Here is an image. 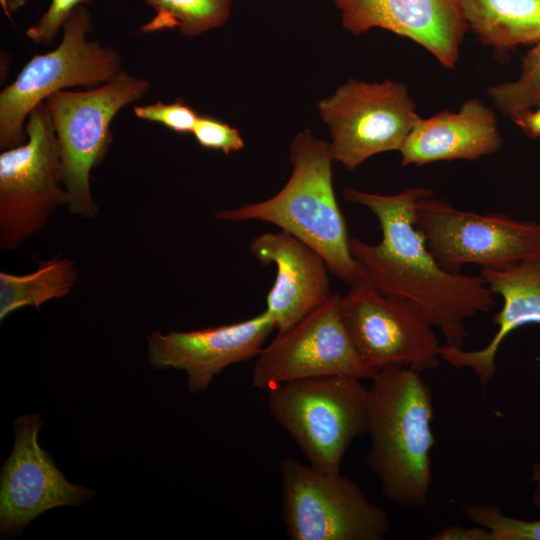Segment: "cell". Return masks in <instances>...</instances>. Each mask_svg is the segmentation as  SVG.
<instances>
[{"mask_svg":"<svg viewBox=\"0 0 540 540\" xmlns=\"http://www.w3.org/2000/svg\"><path fill=\"white\" fill-rule=\"evenodd\" d=\"M430 189L410 187L384 195L345 188L346 201L366 207L376 217L382 239L369 244L350 237V252L360 271L382 292L418 305L445 339V344L464 348L466 321L495 306V294L482 276L444 269L430 252L416 224L420 199Z\"/></svg>","mask_w":540,"mask_h":540,"instance_id":"6da1fadb","label":"cell"},{"mask_svg":"<svg viewBox=\"0 0 540 540\" xmlns=\"http://www.w3.org/2000/svg\"><path fill=\"white\" fill-rule=\"evenodd\" d=\"M370 380L366 465L387 500L422 508L431 490L436 442L432 390L420 372L405 366L384 367Z\"/></svg>","mask_w":540,"mask_h":540,"instance_id":"7a4b0ae2","label":"cell"},{"mask_svg":"<svg viewBox=\"0 0 540 540\" xmlns=\"http://www.w3.org/2000/svg\"><path fill=\"white\" fill-rule=\"evenodd\" d=\"M291 175L274 196L215 213L229 222L271 223L316 250L337 279L350 285L361 271L350 248L348 229L333 187L330 143L309 129L299 132L290 147Z\"/></svg>","mask_w":540,"mask_h":540,"instance_id":"3957f363","label":"cell"},{"mask_svg":"<svg viewBox=\"0 0 540 540\" xmlns=\"http://www.w3.org/2000/svg\"><path fill=\"white\" fill-rule=\"evenodd\" d=\"M267 405L308 464L326 474L341 473L351 443L368 433V388L354 376L280 383L267 389Z\"/></svg>","mask_w":540,"mask_h":540,"instance_id":"277c9868","label":"cell"},{"mask_svg":"<svg viewBox=\"0 0 540 540\" xmlns=\"http://www.w3.org/2000/svg\"><path fill=\"white\" fill-rule=\"evenodd\" d=\"M150 86L149 80L121 69L99 86L84 91L60 90L45 100L61 151L70 214L83 218L98 214L91 172L108 153L114 117L146 95Z\"/></svg>","mask_w":540,"mask_h":540,"instance_id":"5b68a950","label":"cell"},{"mask_svg":"<svg viewBox=\"0 0 540 540\" xmlns=\"http://www.w3.org/2000/svg\"><path fill=\"white\" fill-rule=\"evenodd\" d=\"M92 29L91 11L81 4L65 23L60 44L48 53L33 56L1 91V151L27 140L28 116L48 96L70 87L99 86L122 69L117 50L88 39Z\"/></svg>","mask_w":540,"mask_h":540,"instance_id":"8992f818","label":"cell"},{"mask_svg":"<svg viewBox=\"0 0 540 540\" xmlns=\"http://www.w3.org/2000/svg\"><path fill=\"white\" fill-rule=\"evenodd\" d=\"M27 140L0 154V248L10 252L68 205L59 143L44 102L28 116Z\"/></svg>","mask_w":540,"mask_h":540,"instance_id":"52a82bcc","label":"cell"},{"mask_svg":"<svg viewBox=\"0 0 540 540\" xmlns=\"http://www.w3.org/2000/svg\"><path fill=\"white\" fill-rule=\"evenodd\" d=\"M281 519L292 540H382L389 517L359 485L293 457L280 462Z\"/></svg>","mask_w":540,"mask_h":540,"instance_id":"ba28073f","label":"cell"},{"mask_svg":"<svg viewBox=\"0 0 540 540\" xmlns=\"http://www.w3.org/2000/svg\"><path fill=\"white\" fill-rule=\"evenodd\" d=\"M339 312L362 362L376 373L387 366L423 372L439 366L435 326L405 298L380 291L362 272L340 296Z\"/></svg>","mask_w":540,"mask_h":540,"instance_id":"9c48e42d","label":"cell"},{"mask_svg":"<svg viewBox=\"0 0 540 540\" xmlns=\"http://www.w3.org/2000/svg\"><path fill=\"white\" fill-rule=\"evenodd\" d=\"M416 224L446 270L466 265L502 268L540 256V222L462 210L433 195L420 199Z\"/></svg>","mask_w":540,"mask_h":540,"instance_id":"30bf717a","label":"cell"},{"mask_svg":"<svg viewBox=\"0 0 540 540\" xmlns=\"http://www.w3.org/2000/svg\"><path fill=\"white\" fill-rule=\"evenodd\" d=\"M334 161L353 171L379 153L400 151L420 118L406 84L349 79L318 103Z\"/></svg>","mask_w":540,"mask_h":540,"instance_id":"8fae6325","label":"cell"},{"mask_svg":"<svg viewBox=\"0 0 540 540\" xmlns=\"http://www.w3.org/2000/svg\"><path fill=\"white\" fill-rule=\"evenodd\" d=\"M340 294L282 333L257 355L252 386L268 389L280 383L332 375L371 379L376 373L360 359L339 312Z\"/></svg>","mask_w":540,"mask_h":540,"instance_id":"7c38bea8","label":"cell"},{"mask_svg":"<svg viewBox=\"0 0 540 540\" xmlns=\"http://www.w3.org/2000/svg\"><path fill=\"white\" fill-rule=\"evenodd\" d=\"M41 420L36 414L14 421L15 441L1 469L0 530L19 533L43 512L58 506H79L94 492L70 483L38 443Z\"/></svg>","mask_w":540,"mask_h":540,"instance_id":"4fadbf2b","label":"cell"},{"mask_svg":"<svg viewBox=\"0 0 540 540\" xmlns=\"http://www.w3.org/2000/svg\"><path fill=\"white\" fill-rule=\"evenodd\" d=\"M275 329L268 313L237 323L187 332L154 331L148 336V360L154 369L185 371L190 392L204 391L226 367L256 358Z\"/></svg>","mask_w":540,"mask_h":540,"instance_id":"5bb4252c","label":"cell"},{"mask_svg":"<svg viewBox=\"0 0 540 540\" xmlns=\"http://www.w3.org/2000/svg\"><path fill=\"white\" fill-rule=\"evenodd\" d=\"M343 27L355 34L382 28L424 47L454 68L467 30L459 0H335Z\"/></svg>","mask_w":540,"mask_h":540,"instance_id":"9a60e30c","label":"cell"},{"mask_svg":"<svg viewBox=\"0 0 540 540\" xmlns=\"http://www.w3.org/2000/svg\"><path fill=\"white\" fill-rule=\"evenodd\" d=\"M249 250L261 264L276 266L265 311L278 333L290 329L333 294L323 257L293 235L283 230L263 233L251 240Z\"/></svg>","mask_w":540,"mask_h":540,"instance_id":"2e32d148","label":"cell"},{"mask_svg":"<svg viewBox=\"0 0 540 540\" xmlns=\"http://www.w3.org/2000/svg\"><path fill=\"white\" fill-rule=\"evenodd\" d=\"M479 274L502 299V308L493 317L497 331L480 349L442 344L440 355L453 367L472 370L486 387L495 374L497 353L506 337L524 325L540 324V256L502 268H482Z\"/></svg>","mask_w":540,"mask_h":540,"instance_id":"e0dca14e","label":"cell"},{"mask_svg":"<svg viewBox=\"0 0 540 540\" xmlns=\"http://www.w3.org/2000/svg\"><path fill=\"white\" fill-rule=\"evenodd\" d=\"M502 138L494 112L479 99L466 100L458 112L419 118L400 149L401 165L474 160L497 152Z\"/></svg>","mask_w":540,"mask_h":540,"instance_id":"ac0fdd59","label":"cell"},{"mask_svg":"<svg viewBox=\"0 0 540 540\" xmlns=\"http://www.w3.org/2000/svg\"><path fill=\"white\" fill-rule=\"evenodd\" d=\"M467 29L487 45L510 49L540 40V0H459Z\"/></svg>","mask_w":540,"mask_h":540,"instance_id":"d6986e66","label":"cell"},{"mask_svg":"<svg viewBox=\"0 0 540 540\" xmlns=\"http://www.w3.org/2000/svg\"><path fill=\"white\" fill-rule=\"evenodd\" d=\"M75 262L54 257L39 261L38 267L28 274L0 272V319L16 310L30 306L39 309L42 304L68 295L78 280Z\"/></svg>","mask_w":540,"mask_h":540,"instance_id":"ffe728a7","label":"cell"},{"mask_svg":"<svg viewBox=\"0 0 540 540\" xmlns=\"http://www.w3.org/2000/svg\"><path fill=\"white\" fill-rule=\"evenodd\" d=\"M155 15L142 32L177 29L196 37L222 27L230 17L234 0H143Z\"/></svg>","mask_w":540,"mask_h":540,"instance_id":"44dd1931","label":"cell"},{"mask_svg":"<svg viewBox=\"0 0 540 540\" xmlns=\"http://www.w3.org/2000/svg\"><path fill=\"white\" fill-rule=\"evenodd\" d=\"M494 105L512 120L540 103V40L522 62L520 76L488 88Z\"/></svg>","mask_w":540,"mask_h":540,"instance_id":"7402d4cb","label":"cell"},{"mask_svg":"<svg viewBox=\"0 0 540 540\" xmlns=\"http://www.w3.org/2000/svg\"><path fill=\"white\" fill-rule=\"evenodd\" d=\"M462 511L474 525L489 531L490 540H540V519L507 516L496 504H465Z\"/></svg>","mask_w":540,"mask_h":540,"instance_id":"603a6c76","label":"cell"},{"mask_svg":"<svg viewBox=\"0 0 540 540\" xmlns=\"http://www.w3.org/2000/svg\"><path fill=\"white\" fill-rule=\"evenodd\" d=\"M135 116L141 120L156 122L177 133H192L199 114L183 100L173 103L156 102L133 107Z\"/></svg>","mask_w":540,"mask_h":540,"instance_id":"cb8c5ba5","label":"cell"},{"mask_svg":"<svg viewBox=\"0 0 540 540\" xmlns=\"http://www.w3.org/2000/svg\"><path fill=\"white\" fill-rule=\"evenodd\" d=\"M192 134L203 148L224 154L240 151L244 147V140L236 128L211 116L199 115Z\"/></svg>","mask_w":540,"mask_h":540,"instance_id":"d4e9b609","label":"cell"},{"mask_svg":"<svg viewBox=\"0 0 540 540\" xmlns=\"http://www.w3.org/2000/svg\"><path fill=\"white\" fill-rule=\"evenodd\" d=\"M88 0H51L39 21L26 30V36L35 44L48 45L54 41L60 29L74 10Z\"/></svg>","mask_w":540,"mask_h":540,"instance_id":"484cf974","label":"cell"},{"mask_svg":"<svg viewBox=\"0 0 540 540\" xmlns=\"http://www.w3.org/2000/svg\"><path fill=\"white\" fill-rule=\"evenodd\" d=\"M433 540H490L489 531L481 526L450 525L436 532Z\"/></svg>","mask_w":540,"mask_h":540,"instance_id":"4316f807","label":"cell"},{"mask_svg":"<svg viewBox=\"0 0 540 540\" xmlns=\"http://www.w3.org/2000/svg\"><path fill=\"white\" fill-rule=\"evenodd\" d=\"M527 134L533 137L540 136V103L513 120Z\"/></svg>","mask_w":540,"mask_h":540,"instance_id":"83f0119b","label":"cell"},{"mask_svg":"<svg viewBox=\"0 0 540 540\" xmlns=\"http://www.w3.org/2000/svg\"><path fill=\"white\" fill-rule=\"evenodd\" d=\"M529 479L533 484V504L537 509H540V461L533 463Z\"/></svg>","mask_w":540,"mask_h":540,"instance_id":"f1b7e54d","label":"cell"},{"mask_svg":"<svg viewBox=\"0 0 540 540\" xmlns=\"http://www.w3.org/2000/svg\"><path fill=\"white\" fill-rule=\"evenodd\" d=\"M28 0H0V5L8 18L21 9Z\"/></svg>","mask_w":540,"mask_h":540,"instance_id":"f546056e","label":"cell"}]
</instances>
